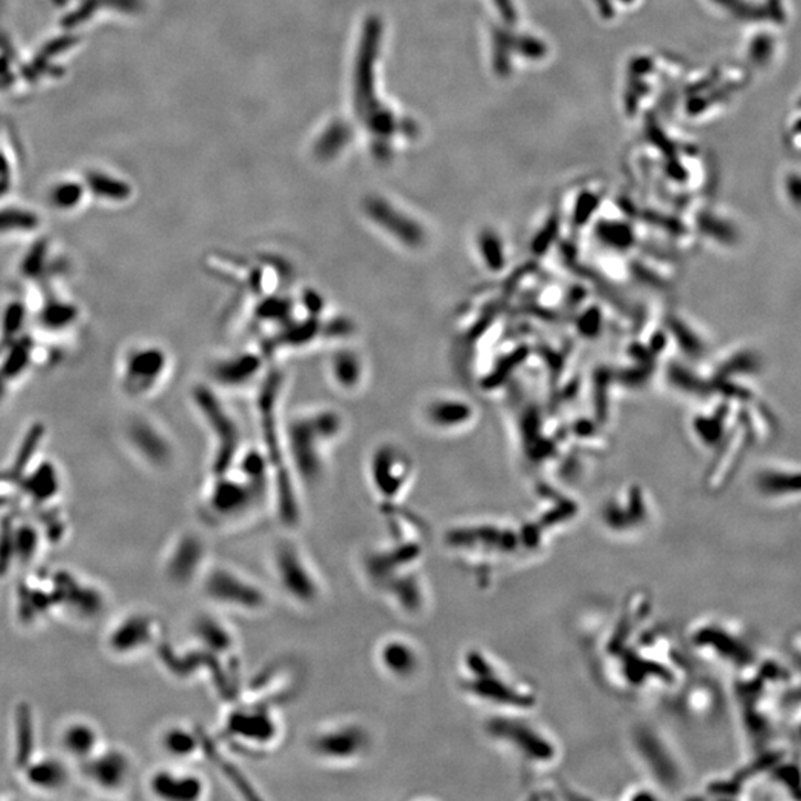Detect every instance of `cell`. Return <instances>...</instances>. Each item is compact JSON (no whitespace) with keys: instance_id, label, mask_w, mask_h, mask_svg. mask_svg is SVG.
Returning <instances> with one entry per match:
<instances>
[{"instance_id":"cell-1","label":"cell","mask_w":801,"mask_h":801,"mask_svg":"<svg viewBox=\"0 0 801 801\" xmlns=\"http://www.w3.org/2000/svg\"><path fill=\"white\" fill-rule=\"evenodd\" d=\"M460 686L473 699L499 708L530 709L536 697L532 688L512 677L484 652L468 650L460 663Z\"/></svg>"},{"instance_id":"cell-2","label":"cell","mask_w":801,"mask_h":801,"mask_svg":"<svg viewBox=\"0 0 801 801\" xmlns=\"http://www.w3.org/2000/svg\"><path fill=\"white\" fill-rule=\"evenodd\" d=\"M374 736L356 718H339L317 727L308 738L310 756L330 768H351L372 754Z\"/></svg>"},{"instance_id":"cell-3","label":"cell","mask_w":801,"mask_h":801,"mask_svg":"<svg viewBox=\"0 0 801 801\" xmlns=\"http://www.w3.org/2000/svg\"><path fill=\"white\" fill-rule=\"evenodd\" d=\"M273 572L278 588L292 605L312 609L325 597L321 573L297 542L279 540L273 549Z\"/></svg>"},{"instance_id":"cell-4","label":"cell","mask_w":801,"mask_h":801,"mask_svg":"<svg viewBox=\"0 0 801 801\" xmlns=\"http://www.w3.org/2000/svg\"><path fill=\"white\" fill-rule=\"evenodd\" d=\"M226 734L244 751L269 752L281 740V717H278L273 701L252 696L231 711Z\"/></svg>"},{"instance_id":"cell-5","label":"cell","mask_w":801,"mask_h":801,"mask_svg":"<svg viewBox=\"0 0 801 801\" xmlns=\"http://www.w3.org/2000/svg\"><path fill=\"white\" fill-rule=\"evenodd\" d=\"M205 592L217 605L244 615L265 613L269 594L254 577L232 567H215L205 577Z\"/></svg>"},{"instance_id":"cell-6","label":"cell","mask_w":801,"mask_h":801,"mask_svg":"<svg viewBox=\"0 0 801 801\" xmlns=\"http://www.w3.org/2000/svg\"><path fill=\"white\" fill-rule=\"evenodd\" d=\"M485 734L524 761L551 763L557 754L553 739L542 734L540 727L520 718L494 717L487 723Z\"/></svg>"},{"instance_id":"cell-7","label":"cell","mask_w":801,"mask_h":801,"mask_svg":"<svg viewBox=\"0 0 801 801\" xmlns=\"http://www.w3.org/2000/svg\"><path fill=\"white\" fill-rule=\"evenodd\" d=\"M374 658L378 670L396 683L413 682L424 671V650L415 640L403 634L385 637L377 644Z\"/></svg>"},{"instance_id":"cell-8","label":"cell","mask_w":801,"mask_h":801,"mask_svg":"<svg viewBox=\"0 0 801 801\" xmlns=\"http://www.w3.org/2000/svg\"><path fill=\"white\" fill-rule=\"evenodd\" d=\"M257 489L252 485H238L235 482H222L213 490L210 499L214 519L223 523H241L249 512L257 508Z\"/></svg>"},{"instance_id":"cell-9","label":"cell","mask_w":801,"mask_h":801,"mask_svg":"<svg viewBox=\"0 0 801 801\" xmlns=\"http://www.w3.org/2000/svg\"><path fill=\"white\" fill-rule=\"evenodd\" d=\"M152 791L162 800H200L205 792V783L197 775L159 772L152 779Z\"/></svg>"},{"instance_id":"cell-10","label":"cell","mask_w":801,"mask_h":801,"mask_svg":"<svg viewBox=\"0 0 801 801\" xmlns=\"http://www.w3.org/2000/svg\"><path fill=\"white\" fill-rule=\"evenodd\" d=\"M408 462L404 459H377L373 463V482L377 494L386 499V505H394L408 485L410 473Z\"/></svg>"},{"instance_id":"cell-11","label":"cell","mask_w":801,"mask_h":801,"mask_svg":"<svg viewBox=\"0 0 801 801\" xmlns=\"http://www.w3.org/2000/svg\"><path fill=\"white\" fill-rule=\"evenodd\" d=\"M128 757L120 751H107L89 761L88 775L98 786L106 790H118L129 777Z\"/></svg>"},{"instance_id":"cell-12","label":"cell","mask_w":801,"mask_h":801,"mask_svg":"<svg viewBox=\"0 0 801 801\" xmlns=\"http://www.w3.org/2000/svg\"><path fill=\"white\" fill-rule=\"evenodd\" d=\"M152 622L145 616H134L124 620L114 634H111V648L118 652L128 653L143 648L152 639Z\"/></svg>"},{"instance_id":"cell-13","label":"cell","mask_w":801,"mask_h":801,"mask_svg":"<svg viewBox=\"0 0 801 801\" xmlns=\"http://www.w3.org/2000/svg\"><path fill=\"white\" fill-rule=\"evenodd\" d=\"M204 548L195 537H184L174 551L170 562V573L177 583H188L200 570Z\"/></svg>"},{"instance_id":"cell-14","label":"cell","mask_w":801,"mask_h":801,"mask_svg":"<svg viewBox=\"0 0 801 801\" xmlns=\"http://www.w3.org/2000/svg\"><path fill=\"white\" fill-rule=\"evenodd\" d=\"M97 744V731L85 723H75L64 730L63 747L76 759H92Z\"/></svg>"},{"instance_id":"cell-15","label":"cell","mask_w":801,"mask_h":801,"mask_svg":"<svg viewBox=\"0 0 801 801\" xmlns=\"http://www.w3.org/2000/svg\"><path fill=\"white\" fill-rule=\"evenodd\" d=\"M29 781L43 790H57L67 782V769L58 760H42L30 766Z\"/></svg>"},{"instance_id":"cell-16","label":"cell","mask_w":801,"mask_h":801,"mask_svg":"<svg viewBox=\"0 0 801 801\" xmlns=\"http://www.w3.org/2000/svg\"><path fill=\"white\" fill-rule=\"evenodd\" d=\"M197 637L202 643L209 645L211 650L218 653L234 652L235 639L234 634L225 627L220 626L217 620L211 618L201 619L195 628Z\"/></svg>"},{"instance_id":"cell-17","label":"cell","mask_w":801,"mask_h":801,"mask_svg":"<svg viewBox=\"0 0 801 801\" xmlns=\"http://www.w3.org/2000/svg\"><path fill=\"white\" fill-rule=\"evenodd\" d=\"M200 745L196 731L184 729V727H172L163 735V748L177 759H189V757L195 756Z\"/></svg>"},{"instance_id":"cell-18","label":"cell","mask_w":801,"mask_h":801,"mask_svg":"<svg viewBox=\"0 0 801 801\" xmlns=\"http://www.w3.org/2000/svg\"><path fill=\"white\" fill-rule=\"evenodd\" d=\"M162 356L158 352H141L129 363V377L132 381L150 382L162 370Z\"/></svg>"},{"instance_id":"cell-19","label":"cell","mask_w":801,"mask_h":801,"mask_svg":"<svg viewBox=\"0 0 801 801\" xmlns=\"http://www.w3.org/2000/svg\"><path fill=\"white\" fill-rule=\"evenodd\" d=\"M11 544L14 545V554L17 555V557H19L21 562H29V559H32L34 557V554H36L38 551V533L34 532L33 527H29V525H23V527L17 530L15 536L12 537Z\"/></svg>"}]
</instances>
